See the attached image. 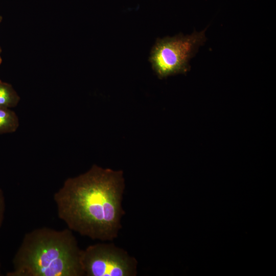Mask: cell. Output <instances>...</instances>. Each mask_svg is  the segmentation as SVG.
<instances>
[{
	"instance_id": "obj_1",
	"label": "cell",
	"mask_w": 276,
	"mask_h": 276,
	"mask_svg": "<svg viewBox=\"0 0 276 276\" xmlns=\"http://www.w3.org/2000/svg\"><path fill=\"white\" fill-rule=\"evenodd\" d=\"M122 171L94 165L84 173L67 178L54 194L57 215L73 232L93 240L112 241L125 214Z\"/></svg>"
},
{
	"instance_id": "obj_2",
	"label": "cell",
	"mask_w": 276,
	"mask_h": 276,
	"mask_svg": "<svg viewBox=\"0 0 276 276\" xmlns=\"http://www.w3.org/2000/svg\"><path fill=\"white\" fill-rule=\"evenodd\" d=\"M82 249L69 228L48 227L26 233L7 276H82Z\"/></svg>"
},
{
	"instance_id": "obj_3",
	"label": "cell",
	"mask_w": 276,
	"mask_h": 276,
	"mask_svg": "<svg viewBox=\"0 0 276 276\" xmlns=\"http://www.w3.org/2000/svg\"><path fill=\"white\" fill-rule=\"evenodd\" d=\"M206 29L190 35L179 34L156 40L151 49L149 60L159 78L189 71L190 59L206 40Z\"/></svg>"
},
{
	"instance_id": "obj_4",
	"label": "cell",
	"mask_w": 276,
	"mask_h": 276,
	"mask_svg": "<svg viewBox=\"0 0 276 276\" xmlns=\"http://www.w3.org/2000/svg\"><path fill=\"white\" fill-rule=\"evenodd\" d=\"M83 275L135 276L137 262L125 250L110 243H97L82 249Z\"/></svg>"
},
{
	"instance_id": "obj_5",
	"label": "cell",
	"mask_w": 276,
	"mask_h": 276,
	"mask_svg": "<svg viewBox=\"0 0 276 276\" xmlns=\"http://www.w3.org/2000/svg\"><path fill=\"white\" fill-rule=\"evenodd\" d=\"M19 126V118L14 111L0 107V134L14 132Z\"/></svg>"
},
{
	"instance_id": "obj_6",
	"label": "cell",
	"mask_w": 276,
	"mask_h": 276,
	"mask_svg": "<svg viewBox=\"0 0 276 276\" xmlns=\"http://www.w3.org/2000/svg\"><path fill=\"white\" fill-rule=\"evenodd\" d=\"M19 100L20 97L12 85L0 80V107L13 108Z\"/></svg>"
},
{
	"instance_id": "obj_7",
	"label": "cell",
	"mask_w": 276,
	"mask_h": 276,
	"mask_svg": "<svg viewBox=\"0 0 276 276\" xmlns=\"http://www.w3.org/2000/svg\"><path fill=\"white\" fill-rule=\"evenodd\" d=\"M5 210L4 197L2 190L0 189V226L2 225Z\"/></svg>"
},
{
	"instance_id": "obj_8",
	"label": "cell",
	"mask_w": 276,
	"mask_h": 276,
	"mask_svg": "<svg viewBox=\"0 0 276 276\" xmlns=\"http://www.w3.org/2000/svg\"><path fill=\"white\" fill-rule=\"evenodd\" d=\"M2 19H3L2 17L1 16H0V23L1 22ZM0 52H2V49H1V48H0Z\"/></svg>"
},
{
	"instance_id": "obj_9",
	"label": "cell",
	"mask_w": 276,
	"mask_h": 276,
	"mask_svg": "<svg viewBox=\"0 0 276 276\" xmlns=\"http://www.w3.org/2000/svg\"><path fill=\"white\" fill-rule=\"evenodd\" d=\"M1 52H0V54H1ZM2 57L0 55V64L2 63Z\"/></svg>"
}]
</instances>
